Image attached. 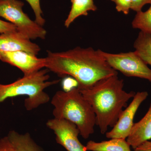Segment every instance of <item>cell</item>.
Instances as JSON below:
<instances>
[{
	"label": "cell",
	"mask_w": 151,
	"mask_h": 151,
	"mask_svg": "<svg viewBox=\"0 0 151 151\" xmlns=\"http://www.w3.org/2000/svg\"><path fill=\"white\" fill-rule=\"evenodd\" d=\"M45 67L60 77L70 76L78 82V89H88L118 71L110 66L100 52L92 47H76L62 52L47 51Z\"/></svg>",
	"instance_id": "1"
},
{
	"label": "cell",
	"mask_w": 151,
	"mask_h": 151,
	"mask_svg": "<svg viewBox=\"0 0 151 151\" xmlns=\"http://www.w3.org/2000/svg\"><path fill=\"white\" fill-rule=\"evenodd\" d=\"M123 79L114 75L101 79L88 88L80 90L91 105L96 116V125L101 134H106L109 127L117 123L123 108L136 92L124 89Z\"/></svg>",
	"instance_id": "2"
},
{
	"label": "cell",
	"mask_w": 151,
	"mask_h": 151,
	"mask_svg": "<svg viewBox=\"0 0 151 151\" xmlns=\"http://www.w3.org/2000/svg\"><path fill=\"white\" fill-rule=\"evenodd\" d=\"M55 119H64L75 124L80 135L89 138L94 132L96 116L93 108L77 88L68 92L57 91L52 98Z\"/></svg>",
	"instance_id": "3"
},
{
	"label": "cell",
	"mask_w": 151,
	"mask_h": 151,
	"mask_svg": "<svg viewBox=\"0 0 151 151\" xmlns=\"http://www.w3.org/2000/svg\"><path fill=\"white\" fill-rule=\"evenodd\" d=\"M49 71L47 68L42 69L29 75H24L11 84H0V104L8 98L26 96L24 107L27 111H31L48 103L50 97L45 92V89L57 84L60 81H49Z\"/></svg>",
	"instance_id": "4"
},
{
	"label": "cell",
	"mask_w": 151,
	"mask_h": 151,
	"mask_svg": "<svg viewBox=\"0 0 151 151\" xmlns=\"http://www.w3.org/2000/svg\"><path fill=\"white\" fill-rule=\"evenodd\" d=\"M24 6L19 0H0V17L14 25L18 31L29 39H45L46 30L25 13Z\"/></svg>",
	"instance_id": "5"
},
{
	"label": "cell",
	"mask_w": 151,
	"mask_h": 151,
	"mask_svg": "<svg viewBox=\"0 0 151 151\" xmlns=\"http://www.w3.org/2000/svg\"><path fill=\"white\" fill-rule=\"evenodd\" d=\"M100 52L114 70L128 77L143 78L151 82V69L135 51L110 53L100 50Z\"/></svg>",
	"instance_id": "6"
},
{
	"label": "cell",
	"mask_w": 151,
	"mask_h": 151,
	"mask_svg": "<svg viewBox=\"0 0 151 151\" xmlns=\"http://www.w3.org/2000/svg\"><path fill=\"white\" fill-rule=\"evenodd\" d=\"M46 126L54 132L56 142L67 151H86L85 146L79 140L80 132L75 124L64 119L53 118L47 121Z\"/></svg>",
	"instance_id": "7"
},
{
	"label": "cell",
	"mask_w": 151,
	"mask_h": 151,
	"mask_svg": "<svg viewBox=\"0 0 151 151\" xmlns=\"http://www.w3.org/2000/svg\"><path fill=\"white\" fill-rule=\"evenodd\" d=\"M148 95V93L147 91L136 93L129 105L121 113L117 123L112 130L106 132V137L108 139H127L134 126V119L136 113L141 104L146 100Z\"/></svg>",
	"instance_id": "8"
},
{
	"label": "cell",
	"mask_w": 151,
	"mask_h": 151,
	"mask_svg": "<svg viewBox=\"0 0 151 151\" xmlns=\"http://www.w3.org/2000/svg\"><path fill=\"white\" fill-rule=\"evenodd\" d=\"M36 56L24 51L0 52V60L18 68L24 75L35 73L45 67V58Z\"/></svg>",
	"instance_id": "9"
},
{
	"label": "cell",
	"mask_w": 151,
	"mask_h": 151,
	"mask_svg": "<svg viewBox=\"0 0 151 151\" xmlns=\"http://www.w3.org/2000/svg\"><path fill=\"white\" fill-rule=\"evenodd\" d=\"M24 51L37 55L40 48L18 31L0 35V52Z\"/></svg>",
	"instance_id": "10"
},
{
	"label": "cell",
	"mask_w": 151,
	"mask_h": 151,
	"mask_svg": "<svg viewBox=\"0 0 151 151\" xmlns=\"http://www.w3.org/2000/svg\"><path fill=\"white\" fill-rule=\"evenodd\" d=\"M127 140L134 149L142 143L151 140V102L147 112L139 122L134 124Z\"/></svg>",
	"instance_id": "11"
},
{
	"label": "cell",
	"mask_w": 151,
	"mask_h": 151,
	"mask_svg": "<svg viewBox=\"0 0 151 151\" xmlns=\"http://www.w3.org/2000/svg\"><path fill=\"white\" fill-rule=\"evenodd\" d=\"M14 151H45L38 145L30 134L11 131L6 136Z\"/></svg>",
	"instance_id": "12"
},
{
	"label": "cell",
	"mask_w": 151,
	"mask_h": 151,
	"mask_svg": "<svg viewBox=\"0 0 151 151\" xmlns=\"http://www.w3.org/2000/svg\"><path fill=\"white\" fill-rule=\"evenodd\" d=\"M126 139L113 138L97 142L89 141L85 146L86 151H132Z\"/></svg>",
	"instance_id": "13"
},
{
	"label": "cell",
	"mask_w": 151,
	"mask_h": 151,
	"mask_svg": "<svg viewBox=\"0 0 151 151\" xmlns=\"http://www.w3.org/2000/svg\"><path fill=\"white\" fill-rule=\"evenodd\" d=\"M71 7L64 25L68 28L72 22L78 17L88 15L89 11H95L97 7L94 4V0H71Z\"/></svg>",
	"instance_id": "14"
},
{
	"label": "cell",
	"mask_w": 151,
	"mask_h": 151,
	"mask_svg": "<svg viewBox=\"0 0 151 151\" xmlns=\"http://www.w3.org/2000/svg\"><path fill=\"white\" fill-rule=\"evenodd\" d=\"M134 47L135 52L145 63L151 66V35L140 32Z\"/></svg>",
	"instance_id": "15"
},
{
	"label": "cell",
	"mask_w": 151,
	"mask_h": 151,
	"mask_svg": "<svg viewBox=\"0 0 151 151\" xmlns=\"http://www.w3.org/2000/svg\"><path fill=\"white\" fill-rule=\"evenodd\" d=\"M145 12H137L132 22V27L151 35V4Z\"/></svg>",
	"instance_id": "16"
},
{
	"label": "cell",
	"mask_w": 151,
	"mask_h": 151,
	"mask_svg": "<svg viewBox=\"0 0 151 151\" xmlns=\"http://www.w3.org/2000/svg\"><path fill=\"white\" fill-rule=\"evenodd\" d=\"M31 7L35 15V22L40 25L43 27L45 23V19L42 17L43 13L41 8L40 0H25Z\"/></svg>",
	"instance_id": "17"
},
{
	"label": "cell",
	"mask_w": 151,
	"mask_h": 151,
	"mask_svg": "<svg viewBox=\"0 0 151 151\" xmlns=\"http://www.w3.org/2000/svg\"><path fill=\"white\" fill-rule=\"evenodd\" d=\"M116 4V10L119 12H122L124 14L129 13L132 6V0H111Z\"/></svg>",
	"instance_id": "18"
},
{
	"label": "cell",
	"mask_w": 151,
	"mask_h": 151,
	"mask_svg": "<svg viewBox=\"0 0 151 151\" xmlns=\"http://www.w3.org/2000/svg\"><path fill=\"white\" fill-rule=\"evenodd\" d=\"M63 91L68 92L75 88H78V83L76 80L70 76L64 77L61 81Z\"/></svg>",
	"instance_id": "19"
},
{
	"label": "cell",
	"mask_w": 151,
	"mask_h": 151,
	"mask_svg": "<svg viewBox=\"0 0 151 151\" xmlns=\"http://www.w3.org/2000/svg\"><path fill=\"white\" fill-rule=\"evenodd\" d=\"M17 30L16 27L9 22L4 21L0 19V33L14 32Z\"/></svg>",
	"instance_id": "20"
},
{
	"label": "cell",
	"mask_w": 151,
	"mask_h": 151,
	"mask_svg": "<svg viewBox=\"0 0 151 151\" xmlns=\"http://www.w3.org/2000/svg\"><path fill=\"white\" fill-rule=\"evenodd\" d=\"M151 4V0H132L131 9L138 12L142 11L144 6Z\"/></svg>",
	"instance_id": "21"
},
{
	"label": "cell",
	"mask_w": 151,
	"mask_h": 151,
	"mask_svg": "<svg viewBox=\"0 0 151 151\" xmlns=\"http://www.w3.org/2000/svg\"><path fill=\"white\" fill-rule=\"evenodd\" d=\"M0 151H14L6 137L0 139Z\"/></svg>",
	"instance_id": "22"
},
{
	"label": "cell",
	"mask_w": 151,
	"mask_h": 151,
	"mask_svg": "<svg viewBox=\"0 0 151 151\" xmlns=\"http://www.w3.org/2000/svg\"><path fill=\"white\" fill-rule=\"evenodd\" d=\"M134 151H151V141L144 142L134 149Z\"/></svg>",
	"instance_id": "23"
}]
</instances>
